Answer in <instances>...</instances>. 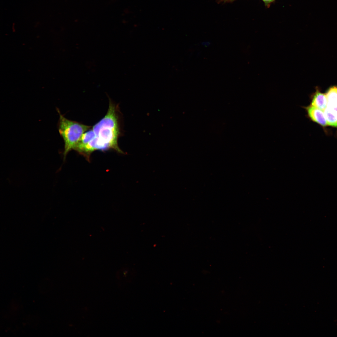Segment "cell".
I'll use <instances>...</instances> for the list:
<instances>
[{
	"instance_id": "8992f818",
	"label": "cell",
	"mask_w": 337,
	"mask_h": 337,
	"mask_svg": "<svg viewBox=\"0 0 337 337\" xmlns=\"http://www.w3.org/2000/svg\"><path fill=\"white\" fill-rule=\"evenodd\" d=\"M324 112L327 125L337 127V112L327 107Z\"/></svg>"
},
{
	"instance_id": "9c48e42d",
	"label": "cell",
	"mask_w": 337,
	"mask_h": 337,
	"mask_svg": "<svg viewBox=\"0 0 337 337\" xmlns=\"http://www.w3.org/2000/svg\"><path fill=\"white\" fill-rule=\"evenodd\" d=\"M209 44H209V42H203V43H202V44L203 45H204L205 46H208L209 45Z\"/></svg>"
},
{
	"instance_id": "ba28073f",
	"label": "cell",
	"mask_w": 337,
	"mask_h": 337,
	"mask_svg": "<svg viewBox=\"0 0 337 337\" xmlns=\"http://www.w3.org/2000/svg\"><path fill=\"white\" fill-rule=\"evenodd\" d=\"M266 4H268L272 2H273L274 0H262Z\"/></svg>"
},
{
	"instance_id": "30bf717a",
	"label": "cell",
	"mask_w": 337,
	"mask_h": 337,
	"mask_svg": "<svg viewBox=\"0 0 337 337\" xmlns=\"http://www.w3.org/2000/svg\"><path fill=\"white\" fill-rule=\"evenodd\" d=\"M235 0H234V1H235Z\"/></svg>"
},
{
	"instance_id": "5b68a950",
	"label": "cell",
	"mask_w": 337,
	"mask_h": 337,
	"mask_svg": "<svg viewBox=\"0 0 337 337\" xmlns=\"http://www.w3.org/2000/svg\"><path fill=\"white\" fill-rule=\"evenodd\" d=\"M326 95L327 100V106H337V87L333 86L327 91Z\"/></svg>"
},
{
	"instance_id": "7a4b0ae2",
	"label": "cell",
	"mask_w": 337,
	"mask_h": 337,
	"mask_svg": "<svg viewBox=\"0 0 337 337\" xmlns=\"http://www.w3.org/2000/svg\"><path fill=\"white\" fill-rule=\"evenodd\" d=\"M56 110L59 116L58 129L64 144L63 155L65 161L68 153L74 149L83 134L91 126L69 120L61 114L58 108H56Z\"/></svg>"
},
{
	"instance_id": "277c9868",
	"label": "cell",
	"mask_w": 337,
	"mask_h": 337,
	"mask_svg": "<svg viewBox=\"0 0 337 337\" xmlns=\"http://www.w3.org/2000/svg\"><path fill=\"white\" fill-rule=\"evenodd\" d=\"M327 105V100L326 94L317 89L313 97L311 105L324 111Z\"/></svg>"
},
{
	"instance_id": "3957f363",
	"label": "cell",
	"mask_w": 337,
	"mask_h": 337,
	"mask_svg": "<svg viewBox=\"0 0 337 337\" xmlns=\"http://www.w3.org/2000/svg\"><path fill=\"white\" fill-rule=\"evenodd\" d=\"M305 108L309 117L312 120L323 126L327 125L323 111L311 105Z\"/></svg>"
},
{
	"instance_id": "52a82bcc",
	"label": "cell",
	"mask_w": 337,
	"mask_h": 337,
	"mask_svg": "<svg viewBox=\"0 0 337 337\" xmlns=\"http://www.w3.org/2000/svg\"><path fill=\"white\" fill-rule=\"evenodd\" d=\"M234 0H218V2L220 3H226L232 2L234 1Z\"/></svg>"
},
{
	"instance_id": "6da1fadb",
	"label": "cell",
	"mask_w": 337,
	"mask_h": 337,
	"mask_svg": "<svg viewBox=\"0 0 337 337\" xmlns=\"http://www.w3.org/2000/svg\"><path fill=\"white\" fill-rule=\"evenodd\" d=\"M119 114L117 105L110 100L105 115L83 134L74 150L88 161L90 160L91 153L95 150L113 149L124 154L118 145L121 133Z\"/></svg>"
}]
</instances>
